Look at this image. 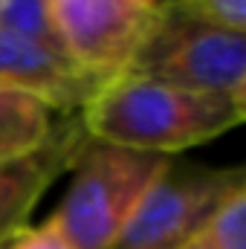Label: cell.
I'll return each mask as SVG.
<instances>
[{"instance_id": "1", "label": "cell", "mask_w": 246, "mask_h": 249, "mask_svg": "<svg viewBox=\"0 0 246 249\" xmlns=\"http://www.w3.org/2000/svg\"><path fill=\"white\" fill-rule=\"evenodd\" d=\"M246 107L209 93L133 75L105 84L78 113L90 139L174 160L244 122Z\"/></svg>"}, {"instance_id": "2", "label": "cell", "mask_w": 246, "mask_h": 249, "mask_svg": "<svg viewBox=\"0 0 246 249\" xmlns=\"http://www.w3.org/2000/svg\"><path fill=\"white\" fill-rule=\"evenodd\" d=\"M168 162V157L87 136L67 171L70 183L50 220L72 249H116L142 197Z\"/></svg>"}, {"instance_id": "3", "label": "cell", "mask_w": 246, "mask_h": 249, "mask_svg": "<svg viewBox=\"0 0 246 249\" xmlns=\"http://www.w3.org/2000/svg\"><path fill=\"white\" fill-rule=\"evenodd\" d=\"M133 75L157 78L183 90L246 102V32L220 29L162 0L154 32L130 67Z\"/></svg>"}, {"instance_id": "4", "label": "cell", "mask_w": 246, "mask_h": 249, "mask_svg": "<svg viewBox=\"0 0 246 249\" xmlns=\"http://www.w3.org/2000/svg\"><path fill=\"white\" fill-rule=\"evenodd\" d=\"M159 6L162 0H50L61 50L102 87L130 72Z\"/></svg>"}, {"instance_id": "5", "label": "cell", "mask_w": 246, "mask_h": 249, "mask_svg": "<svg viewBox=\"0 0 246 249\" xmlns=\"http://www.w3.org/2000/svg\"><path fill=\"white\" fill-rule=\"evenodd\" d=\"M246 188L241 168L177 165L154 180L116 249H180L235 194Z\"/></svg>"}, {"instance_id": "6", "label": "cell", "mask_w": 246, "mask_h": 249, "mask_svg": "<svg viewBox=\"0 0 246 249\" xmlns=\"http://www.w3.org/2000/svg\"><path fill=\"white\" fill-rule=\"evenodd\" d=\"M0 84H9L58 116H78L102 90L87 72L64 55L58 47H47L0 29Z\"/></svg>"}, {"instance_id": "7", "label": "cell", "mask_w": 246, "mask_h": 249, "mask_svg": "<svg viewBox=\"0 0 246 249\" xmlns=\"http://www.w3.org/2000/svg\"><path fill=\"white\" fill-rule=\"evenodd\" d=\"M84 139L87 130L81 119L64 116L55 136L44 148H38L23 160L0 165V249L23 226H29L35 206L53 188V183L70 171Z\"/></svg>"}, {"instance_id": "8", "label": "cell", "mask_w": 246, "mask_h": 249, "mask_svg": "<svg viewBox=\"0 0 246 249\" xmlns=\"http://www.w3.org/2000/svg\"><path fill=\"white\" fill-rule=\"evenodd\" d=\"M64 116L53 113L44 102L0 84V165L23 160L44 148Z\"/></svg>"}, {"instance_id": "9", "label": "cell", "mask_w": 246, "mask_h": 249, "mask_svg": "<svg viewBox=\"0 0 246 249\" xmlns=\"http://www.w3.org/2000/svg\"><path fill=\"white\" fill-rule=\"evenodd\" d=\"M180 249H246V188L235 191Z\"/></svg>"}, {"instance_id": "10", "label": "cell", "mask_w": 246, "mask_h": 249, "mask_svg": "<svg viewBox=\"0 0 246 249\" xmlns=\"http://www.w3.org/2000/svg\"><path fill=\"white\" fill-rule=\"evenodd\" d=\"M0 29L61 50V41H58L55 23H53L50 0H6L0 9Z\"/></svg>"}, {"instance_id": "11", "label": "cell", "mask_w": 246, "mask_h": 249, "mask_svg": "<svg viewBox=\"0 0 246 249\" xmlns=\"http://www.w3.org/2000/svg\"><path fill=\"white\" fill-rule=\"evenodd\" d=\"M171 3L203 23L246 32V0H171Z\"/></svg>"}, {"instance_id": "12", "label": "cell", "mask_w": 246, "mask_h": 249, "mask_svg": "<svg viewBox=\"0 0 246 249\" xmlns=\"http://www.w3.org/2000/svg\"><path fill=\"white\" fill-rule=\"evenodd\" d=\"M3 249H72V247L64 241V235L58 232V226L47 217L44 223H29V226H23Z\"/></svg>"}, {"instance_id": "13", "label": "cell", "mask_w": 246, "mask_h": 249, "mask_svg": "<svg viewBox=\"0 0 246 249\" xmlns=\"http://www.w3.org/2000/svg\"><path fill=\"white\" fill-rule=\"evenodd\" d=\"M3 3H6V0H0V9H3Z\"/></svg>"}]
</instances>
